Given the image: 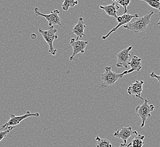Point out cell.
Segmentation results:
<instances>
[{"label":"cell","instance_id":"cell-18","mask_svg":"<svg viewBox=\"0 0 160 147\" xmlns=\"http://www.w3.org/2000/svg\"><path fill=\"white\" fill-rule=\"evenodd\" d=\"M152 7L156 9L160 12V1L159 0H143Z\"/></svg>","mask_w":160,"mask_h":147},{"label":"cell","instance_id":"cell-9","mask_svg":"<svg viewBox=\"0 0 160 147\" xmlns=\"http://www.w3.org/2000/svg\"><path fill=\"white\" fill-rule=\"evenodd\" d=\"M88 43V41H86L76 40L74 38H72L70 41V45L73 48V53L69 58L70 61H73L74 57L78 53H84Z\"/></svg>","mask_w":160,"mask_h":147},{"label":"cell","instance_id":"cell-15","mask_svg":"<svg viewBox=\"0 0 160 147\" xmlns=\"http://www.w3.org/2000/svg\"><path fill=\"white\" fill-rule=\"evenodd\" d=\"M145 136L141 134H138L135 136V138L133 139L132 141L130 142L131 147H142L144 145V140Z\"/></svg>","mask_w":160,"mask_h":147},{"label":"cell","instance_id":"cell-12","mask_svg":"<svg viewBox=\"0 0 160 147\" xmlns=\"http://www.w3.org/2000/svg\"><path fill=\"white\" fill-rule=\"evenodd\" d=\"M86 27V25L83 19L81 17L78 19L77 24L74 26V27L72 29L73 33L77 37L76 40H79L80 38H82L83 36H85V34L84 33L85 29Z\"/></svg>","mask_w":160,"mask_h":147},{"label":"cell","instance_id":"cell-2","mask_svg":"<svg viewBox=\"0 0 160 147\" xmlns=\"http://www.w3.org/2000/svg\"><path fill=\"white\" fill-rule=\"evenodd\" d=\"M105 72L101 74V80L102 83L100 87L106 88L108 86L114 85L119 79H122L125 75H127V70L123 73L118 74L111 70V67H105Z\"/></svg>","mask_w":160,"mask_h":147},{"label":"cell","instance_id":"cell-6","mask_svg":"<svg viewBox=\"0 0 160 147\" xmlns=\"http://www.w3.org/2000/svg\"><path fill=\"white\" fill-rule=\"evenodd\" d=\"M34 12L36 16L43 17L46 19L47 21H48L49 27H53V26L55 25L62 26V19L59 17L60 12L58 10L52 11L49 14H45L40 12L39 9L36 7L34 9Z\"/></svg>","mask_w":160,"mask_h":147},{"label":"cell","instance_id":"cell-7","mask_svg":"<svg viewBox=\"0 0 160 147\" xmlns=\"http://www.w3.org/2000/svg\"><path fill=\"white\" fill-rule=\"evenodd\" d=\"M133 46H128L126 49H123V50L115 55L117 57V63L116 64L117 68L124 67L126 69L128 68L129 62L132 58L130 52Z\"/></svg>","mask_w":160,"mask_h":147},{"label":"cell","instance_id":"cell-5","mask_svg":"<svg viewBox=\"0 0 160 147\" xmlns=\"http://www.w3.org/2000/svg\"><path fill=\"white\" fill-rule=\"evenodd\" d=\"M40 116V114L39 113H32L30 111H27L26 113L22 116H15L14 114H12L10 115V120L3 125V126L1 127V129H9L10 127H14L15 128L16 126L18 125L22 121H23V120L25 119H27L29 117H39Z\"/></svg>","mask_w":160,"mask_h":147},{"label":"cell","instance_id":"cell-21","mask_svg":"<svg viewBox=\"0 0 160 147\" xmlns=\"http://www.w3.org/2000/svg\"><path fill=\"white\" fill-rule=\"evenodd\" d=\"M150 77L151 78H153L156 79L157 80V81L160 83V75H157L156 74L154 73V72H152L150 74Z\"/></svg>","mask_w":160,"mask_h":147},{"label":"cell","instance_id":"cell-17","mask_svg":"<svg viewBox=\"0 0 160 147\" xmlns=\"http://www.w3.org/2000/svg\"><path fill=\"white\" fill-rule=\"evenodd\" d=\"M62 9L64 11H68L69 8L73 7L78 4V2L77 1L74 0H64L62 1Z\"/></svg>","mask_w":160,"mask_h":147},{"label":"cell","instance_id":"cell-13","mask_svg":"<svg viewBox=\"0 0 160 147\" xmlns=\"http://www.w3.org/2000/svg\"><path fill=\"white\" fill-rule=\"evenodd\" d=\"M99 8L103 10L108 16L113 17L116 19L118 18V14L120 9V6L117 3L114 2L107 6H99Z\"/></svg>","mask_w":160,"mask_h":147},{"label":"cell","instance_id":"cell-4","mask_svg":"<svg viewBox=\"0 0 160 147\" xmlns=\"http://www.w3.org/2000/svg\"><path fill=\"white\" fill-rule=\"evenodd\" d=\"M154 105L149 104L147 99L145 100L144 102L142 104L138 105L136 107V113L138 116L142 120L141 127H144L147 120L148 118L151 117V113L154 110Z\"/></svg>","mask_w":160,"mask_h":147},{"label":"cell","instance_id":"cell-8","mask_svg":"<svg viewBox=\"0 0 160 147\" xmlns=\"http://www.w3.org/2000/svg\"><path fill=\"white\" fill-rule=\"evenodd\" d=\"M138 18H139V16L137 13H136L133 15H131V14H123L122 16L118 17V18L117 19V21L118 23L117 26L116 27L113 28L106 35L102 36V39L103 40L107 39L108 37L110 36V35H111L114 32H116L118 30L121 26H124L125 25L128 24L132 19H136Z\"/></svg>","mask_w":160,"mask_h":147},{"label":"cell","instance_id":"cell-19","mask_svg":"<svg viewBox=\"0 0 160 147\" xmlns=\"http://www.w3.org/2000/svg\"><path fill=\"white\" fill-rule=\"evenodd\" d=\"M114 1H116L118 4L120 5L123 7V14H126L128 12L127 10V6H129L131 1L129 0H124V1H119V0H114Z\"/></svg>","mask_w":160,"mask_h":147},{"label":"cell","instance_id":"cell-10","mask_svg":"<svg viewBox=\"0 0 160 147\" xmlns=\"http://www.w3.org/2000/svg\"><path fill=\"white\" fill-rule=\"evenodd\" d=\"M138 134L137 131H133L132 129L131 126L128 127H123L121 130L118 129L115 130L114 132V136L116 138L120 139L123 141V144H127V140L133 135H136Z\"/></svg>","mask_w":160,"mask_h":147},{"label":"cell","instance_id":"cell-1","mask_svg":"<svg viewBox=\"0 0 160 147\" xmlns=\"http://www.w3.org/2000/svg\"><path fill=\"white\" fill-rule=\"evenodd\" d=\"M153 14V12H151L147 15L136 18L135 21L124 26L123 28L129 31H132L136 34L142 32L146 30L148 25L151 23V17Z\"/></svg>","mask_w":160,"mask_h":147},{"label":"cell","instance_id":"cell-23","mask_svg":"<svg viewBox=\"0 0 160 147\" xmlns=\"http://www.w3.org/2000/svg\"><path fill=\"white\" fill-rule=\"evenodd\" d=\"M157 25L158 26V25H160V20H159V21H158V23H157Z\"/></svg>","mask_w":160,"mask_h":147},{"label":"cell","instance_id":"cell-11","mask_svg":"<svg viewBox=\"0 0 160 147\" xmlns=\"http://www.w3.org/2000/svg\"><path fill=\"white\" fill-rule=\"evenodd\" d=\"M143 80H136L134 83L131 84L127 89V93L129 95H134L136 97L141 100H144L142 97V93L143 91Z\"/></svg>","mask_w":160,"mask_h":147},{"label":"cell","instance_id":"cell-22","mask_svg":"<svg viewBox=\"0 0 160 147\" xmlns=\"http://www.w3.org/2000/svg\"><path fill=\"white\" fill-rule=\"evenodd\" d=\"M131 147V143H129V144H120V145H119V146L118 147Z\"/></svg>","mask_w":160,"mask_h":147},{"label":"cell","instance_id":"cell-16","mask_svg":"<svg viewBox=\"0 0 160 147\" xmlns=\"http://www.w3.org/2000/svg\"><path fill=\"white\" fill-rule=\"evenodd\" d=\"M97 142V147H112V145L110 141L106 139H102L99 136H97L96 138Z\"/></svg>","mask_w":160,"mask_h":147},{"label":"cell","instance_id":"cell-3","mask_svg":"<svg viewBox=\"0 0 160 147\" xmlns=\"http://www.w3.org/2000/svg\"><path fill=\"white\" fill-rule=\"evenodd\" d=\"M39 32L49 46L48 52L49 53L52 55H55L58 50L54 48L53 44L55 40L58 39V36L56 34L58 30L53 27H49L47 30H43L41 28H39Z\"/></svg>","mask_w":160,"mask_h":147},{"label":"cell","instance_id":"cell-14","mask_svg":"<svg viewBox=\"0 0 160 147\" xmlns=\"http://www.w3.org/2000/svg\"><path fill=\"white\" fill-rule=\"evenodd\" d=\"M129 66H130L131 69L128 70H127V75L132 73L134 71L139 72L142 68V58H139L137 55H133L129 62Z\"/></svg>","mask_w":160,"mask_h":147},{"label":"cell","instance_id":"cell-20","mask_svg":"<svg viewBox=\"0 0 160 147\" xmlns=\"http://www.w3.org/2000/svg\"><path fill=\"white\" fill-rule=\"evenodd\" d=\"M14 127H10L9 129H7L6 131H0V142L2 141L5 138H6L8 134H9Z\"/></svg>","mask_w":160,"mask_h":147}]
</instances>
